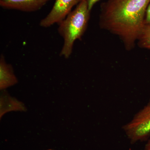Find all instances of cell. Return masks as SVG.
<instances>
[{
    "label": "cell",
    "mask_w": 150,
    "mask_h": 150,
    "mask_svg": "<svg viewBox=\"0 0 150 150\" xmlns=\"http://www.w3.org/2000/svg\"><path fill=\"white\" fill-rule=\"evenodd\" d=\"M53 150L49 149V150Z\"/></svg>",
    "instance_id": "cell-12"
},
{
    "label": "cell",
    "mask_w": 150,
    "mask_h": 150,
    "mask_svg": "<svg viewBox=\"0 0 150 150\" xmlns=\"http://www.w3.org/2000/svg\"><path fill=\"white\" fill-rule=\"evenodd\" d=\"M123 129L132 144L149 139L150 137V100L130 122L123 126Z\"/></svg>",
    "instance_id": "cell-3"
},
{
    "label": "cell",
    "mask_w": 150,
    "mask_h": 150,
    "mask_svg": "<svg viewBox=\"0 0 150 150\" xmlns=\"http://www.w3.org/2000/svg\"><path fill=\"white\" fill-rule=\"evenodd\" d=\"M26 108L22 103L5 93L1 96V118L7 112L11 111H24Z\"/></svg>",
    "instance_id": "cell-7"
},
{
    "label": "cell",
    "mask_w": 150,
    "mask_h": 150,
    "mask_svg": "<svg viewBox=\"0 0 150 150\" xmlns=\"http://www.w3.org/2000/svg\"><path fill=\"white\" fill-rule=\"evenodd\" d=\"M85 1L87 3L89 9L90 11H91L95 4H96L100 0H85Z\"/></svg>",
    "instance_id": "cell-10"
},
{
    "label": "cell",
    "mask_w": 150,
    "mask_h": 150,
    "mask_svg": "<svg viewBox=\"0 0 150 150\" xmlns=\"http://www.w3.org/2000/svg\"><path fill=\"white\" fill-rule=\"evenodd\" d=\"M51 0H0V5L5 8L25 12H33L40 9Z\"/></svg>",
    "instance_id": "cell-5"
},
{
    "label": "cell",
    "mask_w": 150,
    "mask_h": 150,
    "mask_svg": "<svg viewBox=\"0 0 150 150\" xmlns=\"http://www.w3.org/2000/svg\"><path fill=\"white\" fill-rule=\"evenodd\" d=\"M81 0H56L51 11L40 21L42 27H50L55 23H60L64 19L72 9Z\"/></svg>",
    "instance_id": "cell-4"
},
{
    "label": "cell",
    "mask_w": 150,
    "mask_h": 150,
    "mask_svg": "<svg viewBox=\"0 0 150 150\" xmlns=\"http://www.w3.org/2000/svg\"><path fill=\"white\" fill-rule=\"evenodd\" d=\"M18 82L11 65L8 64L2 54L0 59V89H5Z\"/></svg>",
    "instance_id": "cell-6"
},
{
    "label": "cell",
    "mask_w": 150,
    "mask_h": 150,
    "mask_svg": "<svg viewBox=\"0 0 150 150\" xmlns=\"http://www.w3.org/2000/svg\"><path fill=\"white\" fill-rule=\"evenodd\" d=\"M137 43L140 48L150 50V25H145Z\"/></svg>",
    "instance_id": "cell-8"
},
{
    "label": "cell",
    "mask_w": 150,
    "mask_h": 150,
    "mask_svg": "<svg viewBox=\"0 0 150 150\" xmlns=\"http://www.w3.org/2000/svg\"><path fill=\"white\" fill-rule=\"evenodd\" d=\"M91 11L85 0H81L76 8L59 23L58 31L64 40L60 56L66 59L72 53L74 43L81 40L88 25Z\"/></svg>",
    "instance_id": "cell-2"
},
{
    "label": "cell",
    "mask_w": 150,
    "mask_h": 150,
    "mask_svg": "<svg viewBox=\"0 0 150 150\" xmlns=\"http://www.w3.org/2000/svg\"><path fill=\"white\" fill-rule=\"evenodd\" d=\"M144 150H150V139L148 140L147 143L145 146Z\"/></svg>",
    "instance_id": "cell-11"
},
{
    "label": "cell",
    "mask_w": 150,
    "mask_h": 150,
    "mask_svg": "<svg viewBox=\"0 0 150 150\" xmlns=\"http://www.w3.org/2000/svg\"><path fill=\"white\" fill-rule=\"evenodd\" d=\"M145 25H150V3L146 12L145 19Z\"/></svg>",
    "instance_id": "cell-9"
},
{
    "label": "cell",
    "mask_w": 150,
    "mask_h": 150,
    "mask_svg": "<svg viewBox=\"0 0 150 150\" xmlns=\"http://www.w3.org/2000/svg\"><path fill=\"white\" fill-rule=\"evenodd\" d=\"M150 0H106L100 5L99 25L116 35L126 50L135 47L145 25Z\"/></svg>",
    "instance_id": "cell-1"
}]
</instances>
